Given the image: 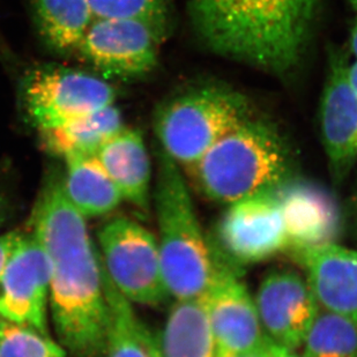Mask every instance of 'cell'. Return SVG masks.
<instances>
[{
    "label": "cell",
    "instance_id": "cell-7",
    "mask_svg": "<svg viewBox=\"0 0 357 357\" xmlns=\"http://www.w3.org/2000/svg\"><path fill=\"white\" fill-rule=\"evenodd\" d=\"M22 101L28 119L42 133L115 105L116 93L96 75L45 66L28 75Z\"/></svg>",
    "mask_w": 357,
    "mask_h": 357
},
{
    "label": "cell",
    "instance_id": "cell-30",
    "mask_svg": "<svg viewBox=\"0 0 357 357\" xmlns=\"http://www.w3.org/2000/svg\"><path fill=\"white\" fill-rule=\"evenodd\" d=\"M349 45H351V54L354 56V59H357V19L355 21L354 27H353L351 31Z\"/></svg>",
    "mask_w": 357,
    "mask_h": 357
},
{
    "label": "cell",
    "instance_id": "cell-6",
    "mask_svg": "<svg viewBox=\"0 0 357 357\" xmlns=\"http://www.w3.org/2000/svg\"><path fill=\"white\" fill-rule=\"evenodd\" d=\"M100 258L109 279L133 303L159 305L170 294L154 234L128 218H116L98 231Z\"/></svg>",
    "mask_w": 357,
    "mask_h": 357
},
{
    "label": "cell",
    "instance_id": "cell-4",
    "mask_svg": "<svg viewBox=\"0 0 357 357\" xmlns=\"http://www.w3.org/2000/svg\"><path fill=\"white\" fill-rule=\"evenodd\" d=\"M154 202L159 228L156 238L170 297L202 298L215 275V250L204 235L182 169L160 147Z\"/></svg>",
    "mask_w": 357,
    "mask_h": 357
},
{
    "label": "cell",
    "instance_id": "cell-8",
    "mask_svg": "<svg viewBox=\"0 0 357 357\" xmlns=\"http://www.w3.org/2000/svg\"><path fill=\"white\" fill-rule=\"evenodd\" d=\"M165 38L146 21L98 17L88 28L77 52L110 78H142L156 68Z\"/></svg>",
    "mask_w": 357,
    "mask_h": 357
},
{
    "label": "cell",
    "instance_id": "cell-15",
    "mask_svg": "<svg viewBox=\"0 0 357 357\" xmlns=\"http://www.w3.org/2000/svg\"><path fill=\"white\" fill-rule=\"evenodd\" d=\"M318 305L357 324V250L337 243L294 251Z\"/></svg>",
    "mask_w": 357,
    "mask_h": 357
},
{
    "label": "cell",
    "instance_id": "cell-21",
    "mask_svg": "<svg viewBox=\"0 0 357 357\" xmlns=\"http://www.w3.org/2000/svg\"><path fill=\"white\" fill-rule=\"evenodd\" d=\"M124 128L123 116L115 105L84 116L61 128L42 132L43 144L56 155H95L98 149L116 132Z\"/></svg>",
    "mask_w": 357,
    "mask_h": 357
},
{
    "label": "cell",
    "instance_id": "cell-5",
    "mask_svg": "<svg viewBox=\"0 0 357 357\" xmlns=\"http://www.w3.org/2000/svg\"><path fill=\"white\" fill-rule=\"evenodd\" d=\"M255 114L241 91L202 84L174 95L156 109L160 149L188 172L220 139Z\"/></svg>",
    "mask_w": 357,
    "mask_h": 357
},
{
    "label": "cell",
    "instance_id": "cell-9",
    "mask_svg": "<svg viewBox=\"0 0 357 357\" xmlns=\"http://www.w3.org/2000/svg\"><path fill=\"white\" fill-rule=\"evenodd\" d=\"M220 255L233 265L260 263L288 251L282 211L272 191L228 205L216 227Z\"/></svg>",
    "mask_w": 357,
    "mask_h": 357
},
{
    "label": "cell",
    "instance_id": "cell-32",
    "mask_svg": "<svg viewBox=\"0 0 357 357\" xmlns=\"http://www.w3.org/2000/svg\"><path fill=\"white\" fill-rule=\"evenodd\" d=\"M349 1H351L353 8H354V10L357 12V0H349Z\"/></svg>",
    "mask_w": 357,
    "mask_h": 357
},
{
    "label": "cell",
    "instance_id": "cell-1",
    "mask_svg": "<svg viewBox=\"0 0 357 357\" xmlns=\"http://www.w3.org/2000/svg\"><path fill=\"white\" fill-rule=\"evenodd\" d=\"M31 225L50 261L49 305L59 344L75 357L105 356L108 307L101 258L61 178L44 185Z\"/></svg>",
    "mask_w": 357,
    "mask_h": 357
},
{
    "label": "cell",
    "instance_id": "cell-25",
    "mask_svg": "<svg viewBox=\"0 0 357 357\" xmlns=\"http://www.w3.org/2000/svg\"><path fill=\"white\" fill-rule=\"evenodd\" d=\"M22 237L24 234L19 231H10L0 235V278L6 267L7 261L10 260L12 253L17 249Z\"/></svg>",
    "mask_w": 357,
    "mask_h": 357
},
{
    "label": "cell",
    "instance_id": "cell-23",
    "mask_svg": "<svg viewBox=\"0 0 357 357\" xmlns=\"http://www.w3.org/2000/svg\"><path fill=\"white\" fill-rule=\"evenodd\" d=\"M95 19H135L149 22L168 36L172 0H88Z\"/></svg>",
    "mask_w": 357,
    "mask_h": 357
},
{
    "label": "cell",
    "instance_id": "cell-27",
    "mask_svg": "<svg viewBox=\"0 0 357 357\" xmlns=\"http://www.w3.org/2000/svg\"><path fill=\"white\" fill-rule=\"evenodd\" d=\"M268 357H302L289 348L282 347L271 341L268 347Z\"/></svg>",
    "mask_w": 357,
    "mask_h": 357
},
{
    "label": "cell",
    "instance_id": "cell-18",
    "mask_svg": "<svg viewBox=\"0 0 357 357\" xmlns=\"http://www.w3.org/2000/svg\"><path fill=\"white\" fill-rule=\"evenodd\" d=\"M156 346L159 357H215V340L202 298L175 301Z\"/></svg>",
    "mask_w": 357,
    "mask_h": 357
},
{
    "label": "cell",
    "instance_id": "cell-29",
    "mask_svg": "<svg viewBox=\"0 0 357 357\" xmlns=\"http://www.w3.org/2000/svg\"><path fill=\"white\" fill-rule=\"evenodd\" d=\"M10 214V204L7 202L6 197L0 193V226L6 222L7 218Z\"/></svg>",
    "mask_w": 357,
    "mask_h": 357
},
{
    "label": "cell",
    "instance_id": "cell-17",
    "mask_svg": "<svg viewBox=\"0 0 357 357\" xmlns=\"http://www.w3.org/2000/svg\"><path fill=\"white\" fill-rule=\"evenodd\" d=\"M64 192L75 208L87 218L112 212L123 202L119 190L95 155L70 154L63 158Z\"/></svg>",
    "mask_w": 357,
    "mask_h": 357
},
{
    "label": "cell",
    "instance_id": "cell-12",
    "mask_svg": "<svg viewBox=\"0 0 357 357\" xmlns=\"http://www.w3.org/2000/svg\"><path fill=\"white\" fill-rule=\"evenodd\" d=\"M347 56L332 49L320 98L319 126L331 174L342 181L357 162V96L347 79Z\"/></svg>",
    "mask_w": 357,
    "mask_h": 357
},
{
    "label": "cell",
    "instance_id": "cell-28",
    "mask_svg": "<svg viewBox=\"0 0 357 357\" xmlns=\"http://www.w3.org/2000/svg\"><path fill=\"white\" fill-rule=\"evenodd\" d=\"M347 79L348 82L351 84V89L357 96V59L348 63Z\"/></svg>",
    "mask_w": 357,
    "mask_h": 357
},
{
    "label": "cell",
    "instance_id": "cell-24",
    "mask_svg": "<svg viewBox=\"0 0 357 357\" xmlns=\"http://www.w3.org/2000/svg\"><path fill=\"white\" fill-rule=\"evenodd\" d=\"M0 357H66V351L33 327L0 319Z\"/></svg>",
    "mask_w": 357,
    "mask_h": 357
},
{
    "label": "cell",
    "instance_id": "cell-2",
    "mask_svg": "<svg viewBox=\"0 0 357 357\" xmlns=\"http://www.w3.org/2000/svg\"><path fill=\"white\" fill-rule=\"evenodd\" d=\"M321 0H188L193 31L213 54L274 75L298 66Z\"/></svg>",
    "mask_w": 357,
    "mask_h": 357
},
{
    "label": "cell",
    "instance_id": "cell-22",
    "mask_svg": "<svg viewBox=\"0 0 357 357\" xmlns=\"http://www.w3.org/2000/svg\"><path fill=\"white\" fill-rule=\"evenodd\" d=\"M300 348L302 357H357V324L319 307Z\"/></svg>",
    "mask_w": 357,
    "mask_h": 357
},
{
    "label": "cell",
    "instance_id": "cell-10",
    "mask_svg": "<svg viewBox=\"0 0 357 357\" xmlns=\"http://www.w3.org/2000/svg\"><path fill=\"white\" fill-rule=\"evenodd\" d=\"M216 271L202 297L216 351H248L270 340L260 323L256 302L237 271L215 250Z\"/></svg>",
    "mask_w": 357,
    "mask_h": 357
},
{
    "label": "cell",
    "instance_id": "cell-19",
    "mask_svg": "<svg viewBox=\"0 0 357 357\" xmlns=\"http://www.w3.org/2000/svg\"><path fill=\"white\" fill-rule=\"evenodd\" d=\"M102 278L108 307L105 356L159 357L156 339L139 321L131 302L109 279L103 265Z\"/></svg>",
    "mask_w": 357,
    "mask_h": 357
},
{
    "label": "cell",
    "instance_id": "cell-3",
    "mask_svg": "<svg viewBox=\"0 0 357 357\" xmlns=\"http://www.w3.org/2000/svg\"><path fill=\"white\" fill-rule=\"evenodd\" d=\"M186 172L207 198L228 206L294 177V158L279 130L255 112Z\"/></svg>",
    "mask_w": 357,
    "mask_h": 357
},
{
    "label": "cell",
    "instance_id": "cell-13",
    "mask_svg": "<svg viewBox=\"0 0 357 357\" xmlns=\"http://www.w3.org/2000/svg\"><path fill=\"white\" fill-rule=\"evenodd\" d=\"M255 302L266 337L293 351L301 347L319 309L307 280L290 270L268 274L260 283Z\"/></svg>",
    "mask_w": 357,
    "mask_h": 357
},
{
    "label": "cell",
    "instance_id": "cell-16",
    "mask_svg": "<svg viewBox=\"0 0 357 357\" xmlns=\"http://www.w3.org/2000/svg\"><path fill=\"white\" fill-rule=\"evenodd\" d=\"M95 156L115 183L123 200L149 213L152 165L140 131L121 128L98 149Z\"/></svg>",
    "mask_w": 357,
    "mask_h": 357
},
{
    "label": "cell",
    "instance_id": "cell-14",
    "mask_svg": "<svg viewBox=\"0 0 357 357\" xmlns=\"http://www.w3.org/2000/svg\"><path fill=\"white\" fill-rule=\"evenodd\" d=\"M282 211L289 252L337 243L342 219L330 192L295 177L272 190Z\"/></svg>",
    "mask_w": 357,
    "mask_h": 357
},
{
    "label": "cell",
    "instance_id": "cell-31",
    "mask_svg": "<svg viewBox=\"0 0 357 357\" xmlns=\"http://www.w3.org/2000/svg\"><path fill=\"white\" fill-rule=\"evenodd\" d=\"M353 225H354L355 235L357 238V192L355 196L354 206H353Z\"/></svg>",
    "mask_w": 357,
    "mask_h": 357
},
{
    "label": "cell",
    "instance_id": "cell-26",
    "mask_svg": "<svg viewBox=\"0 0 357 357\" xmlns=\"http://www.w3.org/2000/svg\"><path fill=\"white\" fill-rule=\"evenodd\" d=\"M271 340L263 347L257 348L253 351H216L215 357H268V347Z\"/></svg>",
    "mask_w": 357,
    "mask_h": 357
},
{
    "label": "cell",
    "instance_id": "cell-11",
    "mask_svg": "<svg viewBox=\"0 0 357 357\" xmlns=\"http://www.w3.org/2000/svg\"><path fill=\"white\" fill-rule=\"evenodd\" d=\"M50 261L34 234L24 235L0 278V319L47 334Z\"/></svg>",
    "mask_w": 357,
    "mask_h": 357
},
{
    "label": "cell",
    "instance_id": "cell-20",
    "mask_svg": "<svg viewBox=\"0 0 357 357\" xmlns=\"http://www.w3.org/2000/svg\"><path fill=\"white\" fill-rule=\"evenodd\" d=\"M35 22L45 43L59 52L78 49L95 17L88 0H31Z\"/></svg>",
    "mask_w": 357,
    "mask_h": 357
}]
</instances>
